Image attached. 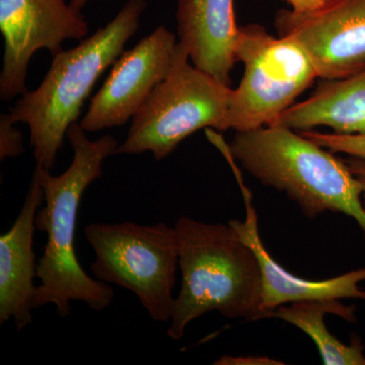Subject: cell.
Segmentation results:
<instances>
[{
	"label": "cell",
	"mask_w": 365,
	"mask_h": 365,
	"mask_svg": "<svg viewBox=\"0 0 365 365\" xmlns=\"http://www.w3.org/2000/svg\"><path fill=\"white\" fill-rule=\"evenodd\" d=\"M81 124L73 123L67 138L73 150L68 169L52 176L51 170L36 165L44 196V206L36 215V230L47 235L44 253L37 264L41 280L32 299L33 309L54 304L57 313L66 318L71 313V302H83L91 309L103 311L112 304L114 290L107 283L93 279L81 268L74 240L81 197L86 188L103 175L106 158L116 155L118 143L105 135L90 140Z\"/></svg>",
	"instance_id": "6da1fadb"
},
{
	"label": "cell",
	"mask_w": 365,
	"mask_h": 365,
	"mask_svg": "<svg viewBox=\"0 0 365 365\" xmlns=\"http://www.w3.org/2000/svg\"><path fill=\"white\" fill-rule=\"evenodd\" d=\"M182 281L167 335L181 340L194 319L218 312L228 319H269L262 307L263 279L258 257L227 223L182 216L175 225Z\"/></svg>",
	"instance_id": "7a4b0ae2"
},
{
	"label": "cell",
	"mask_w": 365,
	"mask_h": 365,
	"mask_svg": "<svg viewBox=\"0 0 365 365\" xmlns=\"http://www.w3.org/2000/svg\"><path fill=\"white\" fill-rule=\"evenodd\" d=\"M230 155L264 186L287 194L307 217L331 212L353 218L365 235L362 187L345 160L304 136L275 124L235 132Z\"/></svg>",
	"instance_id": "3957f363"
},
{
	"label": "cell",
	"mask_w": 365,
	"mask_h": 365,
	"mask_svg": "<svg viewBox=\"0 0 365 365\" xmlns=\"http://www.w3.org/2000/svg\"><path fill=\"white\" fill-rule=\"evenodd\" d=\"M145 0H128L104 28L78 47L52 57L51 67L37 90L26 91L9 114L28 125L36 163L51 170L71 124L76 123L93 86L123 53L139 28Z\"/></svg>",
	"instance_id": "277c9868"
},
{
	"label": "cell",
	"mask_w": 365,
	"mask_h": 365,
	"mask_svg": "<svg viewBox=\"0 0 365 365\" xmlns=\"http://www.w3.org/2000/svg\"><path fill=\"white\" fill-rule=\"evenodd\" d=\"M85 235L95 252L91 268L96 278L133 292L153 321L170 322L179 266L175 227L96 222L85 228Z\"/></svg>",
	"instance_id": "5b68a950"
},
{
	"label": "cell",
	"mask_w": 365,
	"mask_h": 365,
	"mask_svg": "<svg viewBox=\"0 0 365 365\" xmlns=\"http://www.w3.org/2000/svg\"><path fill=\"white\" fill-rule=\"evenodd\" d=\"M232 88L190 63L178 43L172 68L132 120L116 155L150 151L160 160L202 128L222 131Z\"/></svg>",
	"instance_id": "8992f818"
},
{
	"label": "cell",
	"mask_w": 365,
	"mask_h": 365,
	"mask_svg": "<svg viewBox=\"0 0 365 365\" xmlns=\"http://www.w3.org/2000/svg\"><path fill=\"white\" fill-rule=\"evenodd\" d=\"M235 54L245 71L239 86L232 88L222 131L277 123L319 78L313 62L294 40L275 37L258 24L240 26Z\"/></svg>",
	"instance_id": "52a82bcc"
},
{
	"label": "cell",
	"mask_w": 365,
	"mask_h": 365,
	"mask_svg": "<svg viewBox=\"0 0 365 365\" xmlns=\"http://www.w3.org/2000/svg\"><path fill=\"white\" fill-rule=\"evenodd\" d=\"M0 31L4 40L0 97L9 101L26 91L29 63L38 50L56 56L64 41H83L90 30L81 11L66 0H0Z\"/></svg>",
	"instance_id": "ba28073f"
},
{
	"label": "cell",
	"mask_w": 365,
	"mask_h": 365,
	"mask_svg": "<svg viewBox=\"0 0 365 365\" xmlns=\"http://www.w3.org/2000/svg\"><path fill=\"white\" fill-rule=\"evenodd\" d=\"M274 25L304 50L323 81L365 69V0H328L307 13L280 9Z\"/></svg>",
	"instance_id": "9c48e42d"
},
{
	"label": "cell",
	"mask_w": 365,
	"mask_h": 365,
	"mask_svg": "<svg viewBox=\"0 0 365 365\" xmlns=\"http://www.w3.org/2000/svg\"><path fill=\"white\" fill-rule=\"evenodd\" d=\"M177 46L174 34L162 26L122 53L79 123L83 130L122 126L135 116L169 74Z\"/></svg>",
	"instance_id": "30bf717a"
},
{
	"label": "cell",
	"mask_w": 365,
	"mask_h": 365,
	"mask_svg": "<svg viewBox=\"0 0 365 365\" xmlns=\"http://www.w3.org/2000/svg\"><path fill=\"white\" fill-rule=\"evenodd\" d=\"M246 206L244 222L230 220L240 237L254 250L258 257L263 279L264 311L270 319L276 307L304 300L361 299L365 290L360 283L365 280V267L350 271L337 277L326 280H309L300 278L277 263L262 242L259 232L258 215L252 204L251 192L246 188L242 177L237 178Z\"/></svg>",
	"instance_id": "8fae6325"
},
{
	"label": "cell",
	"mask_w": 365,
	"mask_h": 365,
	"mask_svg": "<svg viewBox=\"0 0 365 365\" xmlns=\"http://www.w3.org/2000/svg\"><path fill=\"white\" fill-rule=\"evenodd\" d=\"M44 202L37 173L13 227L0 237V324L13 319L19 331L32 323V299L37 277L34 253L36 215Z\"/></svg>",
	"instance_id": "7c38bea8"
},
{
	"label": "cell",
	"mask_w": 365,
	"mask_h": 365,
	"mask_svg": "<svg viewBox=\"0 0 365 365\" xmlns=\"http://www.w3.org/2000/svg\"><path fill=\"white\" fill-rule=\"evenodd\" d=\"M234 4L235 0H178L176 14L179 43L192 63L228 86L240 33Z\"/></svg>",
	"instance_id": "4fadbf2b"
},
{
	"label": "cell",
	"mask_w": 365,
	"mask_h": 365,
	"mask_svg": "<svg viewBox=\"0 0 365 365\" xmlns=\"http://www.w3.org/2000/svg\"><path fill=\"white\" fill-rule=\"evenodd\" d=\"M276 124L297 131L324 126L334 133L365 134V69L347 78L324 81Z\"/></svg>",
	"instance_id": "5bb4252c"
},
{
	"label": "cell",
	"mask_w": 365,
	"mask_h": 365,
	"mask_svg": "<svg viewBox=\"0 0 365 365\" xmlns=\"http://www.w3.org/2000/svg\"><path fill=\"white\" fill-rule=\"evenodd\" d=\"M280 306L271 312L270 318L283 319L306 333L318 348L326 365H365L364 347L359 337H352L349 345L341 342L327 328L324 317L335 314L349 323H356V307L344 306L340 300H304Z\"/></svg>",
	"instance_id": "9a60e30c"
},
{
	"label": "cell",
	"mask_w": 365,
	"mask_h": 365,
	"mask_svg": "<svg viewBox=\"0 0 365 365\" xmlns=\"http://www.w3.org/2000/svg\"><path fill=\"white\" fill-rule=\"evenodd\" d=\"M307 138L334 153L365 160V134H338L314 130L299 131Z\"/></svg>",
	"instance_id": "2e32d148"
},
{
	"label": "cell",
	"mask_w": 365,
	"mask_h": 365,
	"mask_svg": "<svg viewBox=\"0 0 365 365\" xmlns=\"http://www.w3.org/2000/svg\"><path fill=\"white\" fill-rule=\"evenodd\" d=\"M11 114L0 117V160L18 158L24 153L23 134L14 126Z\"/></svg>",
	"instance_id": "e0dca14e"
},
{
	"label": "cell",
	"mask_w": 365,
	"mask_h": 365,
	"mask_svg": "<svg viewBox=\"0 0 365 365\" xmlns=\"http://www.w3.org/2000/svg\"><path fill=\"white\" fill-rule=\"evenodd\" d=\"M215 364H282L268 357H232L225 355L215 362Z\"/></svg>",
	"instance_id": "ac0fdd59"
},
{
	"label": "cell",
	"mask_w": 365,
	"mask_h": 365,
	"mask_svg": "<svg viewBox=\"0 0 365 365\" xmlns=\"http://www.w3.org/2000/svg\"><path fill=\"white\" fill-rule=\"evenodd\" d=\"M349 169L351 170L352 174L359 180L362 187V203L365 207V160L359 158L349 157L346 158Z\"/></svg>",
	"instance_id": "d6986e66"
},
{
	"label": "cell",
	"mask_w": 365,
	"mask_h": 365,
	"mask_svg": "<svg viewBox=\"0 0 365 365\" xmlns=\"http://www.w3.org/2000/svg\"><path fill=\"white\" fill-rule=\"evenodd\" d=\"M283 1L287 2L292 11L297 13H307L324 6L328 0H283Z\"/></svg>",
	"instance_id": "ffe728a7"
},
{
	"label": "cell",
	"mask_w": 365,
	"mask_h": 365,
	"mask_svg": "<svg viewBox=\"0 0 365 365\" xmlns=\"http://www.w3.org/2000/svg\"><path fill=\"white\" fill-rule=\"evenodd\" d=\"M88 2V0H69V4H71V6L78 11H81Z\"/></svg>",
	"instance_id": "44dd1931"
}]
</instances>
